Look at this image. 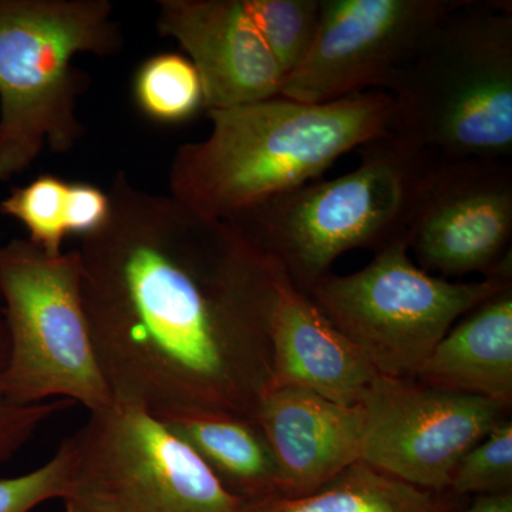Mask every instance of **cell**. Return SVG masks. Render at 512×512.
I'll use <instances>...</instances> for the list:
<instances>
[{"mask_svg": "<svg viewBox=\"0 0 512 512\" xmlns=\"http://www.w3.org/2000/svg\"><path fill=\"white\" fill-rule=\"evenodd\" d=\"M0 299L9 336L2 387L10 402L70 400L89 412L113 403L84 313L76 249L49 254L28 238L2 245Z\"/></svg>", "mask_w": 512, "mask_h": 512, "instance_id": "cell-6", "label": "cell"}, {"mask_svg": "<svg viewBox=\"0 0 512 512\" xmlns=\"http://www.w3.org/2000/svg\"><path fill=\"white\" fill-rule=\"evenodd\" d=\"M512 485V421L504 419L460 458L450 488L457 495L508 493Z\"/></svg>", "mask_w": 512, "mask_h": 512, "instance_id": "cell-21", "label": "cell"}, {"mask_svg": "<svg viewBox=\"0 0 512 512\" xmlns=\"http://www.w3.org/2000/svg\"><path fill=\"white\" fill-rule=\"evenodd\" d=\"M157 30L184 50L200 74L205 110L281 96L282 72L245 0H160Z\"/></svg>", "mask_w": 512, "mask_h": 512, "instance_id": "cell-12", "label": "cell"}, {"mask_svg": "<svg viewBox=\"0 0 512 512\" xmlns=\"http://www.w3.org/2000/svg\"><path fill=\"white\" fill-rule=\"evenodd\" d=\"M463 0H320L308 56L281 96L322 104L386 92L431 29Z\"/></svg>", "mask_w": 512, "mask_h": 512, "instance_id": "cell-9", "label": "cell"}, {"mask_svg": "<svg viewBox=\"0 0 512 512\" xmlns=\"http://www.w3.org/2000/svg\"><path fill=\"white\" fill-rule=\"evenodd\" d=\"M133 99L147 119L170 126L205 110L200 74L187 56L174 52L158 53L138 66Z\"/></svg>", "mask_w": 512, "mask_h": 512, "instance_id": "cell-18", "label": "cell"}, {"mask_svg": "<svg viewBox=\"0 0 512 512\" xmlns=\"http://www.w3.org/2000/svg\"><path fill=\"white\" fill-rule=\"evenodd\" d=\"M69 191V181L59 175L40 174L13 188L0 202V214L19 221L30 242L49 254H60L69 237Z\"/></svg>", "mask_w": 512, "mask_h": 512, "instance_id": "cell-19", "label": "cell"}, {"mask_svg": "<svg viewBox=\"0 0 512 512\" xmlns=\"http://www.w3.org/2000/svg\"><path fill=\"white\" fill-rule=\"evenodd\" d=\"M163 421L235 497L248 503L279 495L274 453L254 421L222 416L173 417Z\"/></svg>", "mask_w": 512, "mask_h": 512, "instance_id": "cell-16", "label": "cell"}, {"mask_svg": "<svg viewBox=\"0 0 512 512\" xmlns=\"http://www.w3.org/2000/svg\"><path fill=\"white\" fill-rule=\"evenodd\" d=\"M66 512H241L210 467L163 420L113 402L73 436Z\"/></svg>", "mask_w": 512, "mask_h": 512, "instance_id": "cell-8", "label": "cell"}, {"mask_svg": "<svg viewBox=\"0 0 512 512\" xmlns=\"http://www.w3.org/2000/svg\"><path fill=\"white\" fill-rule=\"evenodd\" d=\"M366 413L362 461L423 488H450L460 458L504 420L501 404L377 375L362 403Z\"/></svg>", "mask_w": 512, "mask_h": 512, "instance_id": "cell-10", "label": "cell"}, {"mask_svg": "<svg viewBox=\"0 0 512 512\" xmlns=\"http://www.w3.org/2000/svg\"><path fill=\"white\" fill-rule=\"evenodd\" d=\"M109 192L87 183H70L69 235L79 238L94 234L110 217Z\"/></svg>", "mask_w": 512, "mask_h": 512, "instance_id": "cell-24", "label": "cell"}, {"mask_svg": "<svg viewBox=\"0 0 512 512\" xmlns=\"http://www.w3.org/2000/svg\"><path fill=\"white\" fill-rule=\"evenodd\" d=\"M70 450L62 441L55 456L28 474L0 480V512H30L46 501L62 500L69 480Z\"/></svg>", "mask_w": 512, "mask_h": 512, "instance_id": "cell-23", "label": "cell"}, {"mask_svg": "<svg viewBox=\"0 0 512 512\" xmlns=\"http://www.w3.org/2000/svg\"><path fill=\"white\" fill-rule=\"evenodd\" d=\"M208 137L178 147L170 195L217 220L319 180L338 158L389 133L383 90L330 103L285 99L208 111Z\"/></svg>", "mask_w": 512, "mask_h": 512, "instance_id": "cell-2", "label": "cell"}, {"mask_svg": "<svg viewBox=\"0 0 512 512\" xmlns=\"http://www.w3.org/2000/svg\"><path fill=\"white\" fill-rule=\"evenodd\" d=\"M274 384L295 386L343 406H360L379 373L282 268L271 323Z\"/></svg>", "mask_w": 512, "mask_h": 512, "instance_id": "cell-14", "label": "cell"}, {"mask_svg": "<svg viewBox=\"0 0 512 512\" xmlns=\"http://www.w3.org/2000/svg\"><path fill=\"white\" fill-rule=\"evenodd\" d=\"M256 28L285 76L308 56L318 32L320 0H245Z\"/></svg>", "mask_w": 512, "mask_h": 512, "instance_id": "cell-20", "label": "cell"}, {"mask_svg": "<svg viewBox=\"0 0 512 512\" xmlns=\"http://www.w3.org/2000/svg\"><path fill=\"white\" fill-rule=\"evenodd\" d=\"M512 284V275L451 282L414 264L406 235L350 275L329 274L308 292L329 322L379 375L417 379L450 329L481 302Z\"/></svg>", "mask_w": 512, "mask_h": 512, "instance_id": "cell-7", "label": "cell"}, {"mask_svg": "<svg viewBox=\"0 0 512 512\" xmlns=\"http://www.w3.org/2000/svg\"><path fill=\"white\" fill-rule=\"evenodd\" d=\"M110 217L80 238V295L113 402L160 420L254 421L274 384L282 266L232 222L120 171Z\"/></svg>", "mask_w": 512, "mask_h": 512, "instance_id": "cell-1", "label": "cell"}, {"mask_svg": "<svg viewBox=\"0 0 512 512\" xmlns=\"http://www.w3.org/2000/svg\"><path fill=\"white\" fill-rule=\"evenodd\" d=\"M8 357V328L0 299V464L12 460L35 437L40 427L73 404L70 400L60 399L33 406H18L10 402L2 387Z\"/></svg>", "mask_w": 512, "mask_h": 512, "instance_id": "cell-22", "label": "cell"}, {"mask_svg": "<svg viewBox=\"0 0 512 512\" xmlns=\"http://www.w3.org/2000/svg\"><path fill=\"white\" fill-rule=\"evenodd\" d=\"M113 12L109 0H0V183L82 141L77 104L89 80L73 63L119 55Z\"/></svg>", "mask_w": 512, "mask_h": 512, "instance_id": "cell-5", "label": "cell"}, {"mask_svg": "<svg viewBox=\"0 0 512 512\" xmlns=\"http://www.w3.org/2000/svg\"><path fill=\"white\" fill-rule=\"evenodd\" d=\"M389 134L444 160L512 158V3L463 0L386 90Z\"/></svg>", "mask_w": 512, "mask_h": 512, "instance_id": "cell-3", "label": "cell"}, {"mask_svg": "<svg viewBox=\"0 0 512 512\" xmlns=\"http://www.w3.org/2000/svg\"><path fill=\"white\" fill-rule=\"evenodd\" d=\"M255 423L274 453L279 495L303 497L362 461L366 413L311 390L271 386L259 399Z\"/></svg>", "mask_w": 512, "mask_h": 512, "instance_id": "cell-13", "label": "cell"}, {"mask_svg": "<svg viewBox=\"0 0 512 512\" xmlns=\"http://www.w3.org/2000/svg\"><path fill=\"white\" fill-rule=\"evenodd\" d=\"M436 389L512 404V284L467 312L441 339L417 379Z\"/></svg>", "mask_w": 512, "mask_h": 512, "instance_id": "cell-15", "label": "cell"}, {"mask_svg": "<svg viewBox=\"0 0 512 512\" xmlns=\"http://www.w3.org/2000/svg\"><path fill=\"white\" fill-rule=\"evenodd\" d=\"M460 512H512L511 491L480 495L470 507Z\"/></svg>", "mask_w": 512, "mask_h": 512, "instance_id": "cell-25", "label": "cell"}, {"mask_svg": "<svg viewBox=\"0 0 512 512\" xmlns=\"http://www.w3.org/2000/svg\"><path fill=\"white\" fill-rule=\"evenodd\" d=\"M359 151L350 173L319 178L225 220L306 295L345 252H377L406 235L421 184L439 158L389 133Z\"/></svg>", "mask_w": 512, "mask_h": 512, "instance_id": "cell-4", "label": "cell"}, {"mask_svg": "<svg viewBox=\"0 0 512 512\" xmlns=\"http://www.w3.org/2000/svg\"><path fill=\"white\" fill-rule=\"evenodd\" d=\"M450 508L441 493L414 487L357 461L311 494L248 501L241 512H448Z\"/></svg>", "mask_w": 512, "mask_h": 512, "instance_id": "cell-17", "label": "cell"}, {"mask_svg": "<svg viewBox=\"0 0 512 512\" xmlns=\"http://www.w3.org/2000/svg\"><path fill=\"white\" fill-rule=\"evenodd\" d=\"M406 237L423 271L512 275V161L436 158Z\"/></svg>", "mask_w": 512, "mask_h": 512, "instance_id": "cell-11", "label": "cell"}]
</instances>
